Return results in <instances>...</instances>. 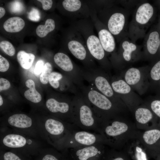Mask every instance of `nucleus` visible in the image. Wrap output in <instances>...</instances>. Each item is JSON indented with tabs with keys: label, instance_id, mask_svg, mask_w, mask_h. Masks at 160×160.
<instances>
[{
	"label": "nucleus",
	"instance_id": "1",
	"mask_svg": "<svg viewBox=\"0 0 160 160\" xmlns=\"http://www.w3.org/2000/svg\"><path fill=\"white\" fill-rule=\"evenodd\" d=\"M36 120L42 139L60 151L67 149L73 133L80 129L54 116Z\"/></svg>",
	"mask_w": 160,
	"mask_h": 160
},
{
	"label": "nucleus",
	"instance_id": "2",
	"mask_svg": "<svg viewBox=\"0 0 160 160\" xmlns=\"http://www.w3.org/2000/svg\"><path fill=\"white\" fill-rule=\"evenodd\" d=\"M42 147L38 140L9 128L1 127V150H9L27 155L38 154Z\"/></svg>",
	"mask_w": 160,
	"mask_h": 160
},
{
	"label": "nucleus",
	"instance_id": "3",
	"mask_svg": "<svg viewBox=\"0 0 160 160\" xmlns=\"http://www.w3.org/2000/svg\"><path fill=\"white\" fill-rule=\"evenodd\" d=\"M72 98L73 124L81 129L100 134L102 120L80 91Z\"/></svg>",
	"mask_w": 160,
	"mask_h": 160
},
{
	"label": "nucleus",
	"instance_id": "4",
	"mask_svg": "<svg viewBox=\"0 0 160 160\" xmlns=\"http://www.w3.org/2000/svg\"><path fill=\"white\" fill-rule=\"evenodd\" d=\"M72 26L82 36L92 57L100 63L104 58L105 51L94 32V26L92 20L88 18L79 20L73 23Z\"/></svg>",
	"mask_w": 160,
	"mask_h": 160
},
{
	"label": "nucleus",
	"instance_id": "5",
	"mask_svg": "<svg viewBox=\"0 0 160 160\" xmlns=\"http://www.w3.org/2000/svg\"><path fill=\"white\" fill-rule=\"evenodd\" d=\"M79 89L103 121L111 118L109 114L113 108V105L108 97L89 85L87 86L84 84Z\"/></svg>",
	"mask_w": 160,
	"mask_h": 160
},
{
	"label": "nucleus",
	"instance_id": "6",
	"mask_svg": "<svg viewBox=\"0 0 160 160\" xmlns=\"http://www.w3.org/2000/svg\"><path fill=\"white\" fill-rule=\"evenodd\" d=\"M1 126L21 132L39 140L42 139L36 119H33L24 113H16L10 115L1 122Z\"/></svg>",
	"mask_w": 160,
	"mask_h": 160
},
{
	"label": "nucleus",
	"instance_id": "7",
	"mask_svg": "<svg viewBox=\"0 0 160 160\" xmlns=\"http://www.w3.org/2000/svg\"><path fill=\"white\" fill-rule=\"evenodd\" d=\"M68 39V49L72 55L82 63L84 68L96 67L95 60L90 54L83 38L73 26Z\"/></svg>",
	"mask_w": 160,
	"mask_h": 160
},
{
	"label": "nucleus",
	"instance_id": "8",
	"mask_svg": "<svg viewBox=\"0 0 160 160\" xmlns=\"http://www.w3.org/2000/svg\"><path fill=\"white\" fill-rule=\"evenodd\" d=\"M129 129V126L125 122L110 119L102 123L100 134L105 145L116 147Z\"/></svg>",
	"mask_w": 160,
	"mask_h": 160
},
{
	"label": "nucleus",
	"instance_id": "9",
	"mask_svg": "<svg viewBox=\"0 0 160 160\" xmlns=\"http://www.w3.org/2000/svg\"><path fill=\"white\" fill-rule=\"evenodd\" d=\"M55 64L67 74L68 77L79 88L84 84L81 68L77 66L65 53L59 52L54 56Z\"/></svg>",
	"mask_w": 160,
	"mask_h": 160
},
{
	"label": "nucleus",
	"instance_id": "10",
	"mask_svg": "<svg viewBox=\"0 0 160 160\" xmlns=\"http://www.w3.org/2000/svg\"><path fill=\"white\" fill-rule=\"evenodd\" d=\"M81 71L84 80L87 81L89 85L108 98L113 96V90L111 85L97 67H84L81 68Z\"/></svg>",
	"mask_w": 160,
	"mask_h": 160
},
{
	"label": "nucleus",
	"instance_id": "11",
	"mask_svg": "<svg viewBox=\"0 0 160 160\" xmlns=\"http://www.w3.org/2000/svg\"><path fill=\"white\" fill-rule=\"evenodd\" d=\"M103 143L67 149L72 160H103L106 152Z\"/></svg>",
	"mask_w": 160,
	"mask_h": 160
},
{
	"label": "nucleus",
	"instance_id": "12",
	"mask_svg": "<svg viewBox=\"0 0 160 160\" xmlns=\"http://www.w3.org/2000/svg\"><path fill=\"white\" fill-rule=\"evenodd\" d=\"M46 105L49 111L53 114V116L67 122L74 124L73 98L62 100L51 98L47 100Z\"/></svg>",
	"mask_w": 160,
	"mask_h": 160
},
{
	"label": "nucleus",
	"instance_id": "13",
	"mask_svg": "<svg viewBox=\"0 0 160 160\" xmlns=\"http://www.w3.org/2000/svg\"><path fill=\"white\" fill-rule=\"evenodd\" d=\"M99 143L104 144L100 134L80 129L73 133L67 149L79 146L91 145Z\"/></svg>",
	"mask_w": 160,
	"mask_h": 160
},
{
	"label": "nucleus",
	"instance_id": "14",
	"mask_svg": "<svg viewBox=\"0 0 160 160\" xmlns=\"http://www.w3.org/2000/svg\"><path fill=\"white\" fill-rule=\"evenodd\" d=\"M64 9L72 19L88 18L90 17L91 8L87 1L80 0H64L62 2Z\"/></svg>",
	"mask_w": 160,
	"mask_h": 160
},
{
	"label": "nucleus",
	"instance_id": "15",
	"mask_svg": "<svg viewBox=\"0 0 160 160\" xmlns=\"http://www.w3.org/2000/svg\"><path fill=\"white\" fill-rule=\"evenodd\" d=\"M90 17L97 31L98 37L104 49L108 52H113L115 47V42L112 34L108 30L102 28L101 23L97 17L96 12L92 8Z\"/></svg>",
	"mask_w": 160,
	"mask_h": 160
},
{
	"label": "nucleus",
	"instance_id": "16",
	"mask_svg": "<svg viewBox=\"0 0 160 160\" xmlns=\"http://www.w3.org/2000/svg\"><path fill=\"white\" fill-rule=\"evenodd\" d=\"M142 138L145 143L150 147V150L160 152V124L145 131Z\"/></svg>",
	"mask_w": 160,
	"mask_h": 160
},
{
	"label": "nucleus",
	"instance_id": "17",
	"mask_svg": "<svg viewBox=\"0 0 160 160\" xmlns=\"http://www.w3.org/2000/svg\"><path fill=\"white\" fill-rule=\"evenodd\" d=\"M55 148L41 149L39 152V160H72L67 150L58 151Z\"/></svg>",
	"mask_w": 160,
	"mask_h": 160
},
{
	"label": "nucleus",
	"instance_id": "18",
	"mask_svg": "<svg viewBox=\"0 0 160 160\" xmlns=\"http://www.w3.org/2000/svg\"><path fill=\"white\" fill-rule=\"evenodd\" d=\"M125 17L121 13H115L112 15L108 22V30L113 34H119L123 28L125 23Z\"/></svg>",
	"mask_w": 160,
	"mask_h": 160
},
{
	"label": "nucleus",
	"instance_id": "19",
	"mask_svg": "<svg viewBox=\"0 0 160 160\" xmlns=\"http://www.w3.org/2000/svg\"><path fill=\"white\" fill-rule=\"evenodd\" d=\"M153 12V7L150 4L148 3L143 4L137 10L136 20L141 24H146L152 17Z\"/></svg>",
	"mask_w": 160,
	"mask_h": 160
},
{
	"label": "nucleus",
	"instance_id": "20",
	"mask_svg": "<svg viewBox=\"0 0 160 160\" xmlns=\"http://www.w3.org/2000/svg\"><path fill=\"white\" fill-rule=\"evenodd\" d=\"M25 25V22L18 17H11L7 20L3 24L5 30L9 33H16L21 31Z\"/></svg>",
	"mask_w": 160,
	"mask_h": 160
},
{
	"label": "nucleus",
	"instance_id": "21",
	"mask_svg": "<svg viewBox=\"0 0 160 160\" xmlns=\"http://www.w3.org/2000/svg\"><path fill=\"white\" fill-rule=\"evenodd\" d=\"M26 86L29 89L24 92L25 98L32 103H38L41 100V96L35 88L34 82L31 79L27 80L25 83Z\"/></svg>",
	"mask_w": 160,
	"mask_h": 160
},
{
	"label": "nucleus",
	"instance_id": "22",
	"mask_svg": "<svg viewBox=\"0 0 160 160\" xmlns=\"http://www.w3.org/2000/svg\"><path fill=\"white\" fill-rule=\"evenodd\" d=\"M35 58V55L23 51H19L17 54V61L23 68L28 69L31 66Z\"/></svg>",
	"mask_w": 160,
	"mask_h": 160
},
{
	"label": "nucleus",
	"instance_id": "23",
	"mask_svg": "<svg viewBox=\"0 0 160 160\" xmlns=\"http://www.w3.org/2000/svg\"><path fill=\"white\" fill-rule=\"evenodd\" d=\"M135 117L138 123L145 124L152 120L153 115L148 109L140 108L137 109L136 111Z\"/></svg>",
	"mask_w": 160,
	"mask_h": 160
},
{
	"label": "nucleus",
	"instance_id": "24",
	"mask_svg": "<svg viewBox=\"0 0 160 160\" xmlns=\"http://www.w3.org/2000/svg\"><path fill=\"white\" fill-rule=\"evenodd\" d=\"M55 27V20L51 18L48 19L44 25H40L37 26L36 30V34L40 37H44L49 33L53 31Z\"/></svg>",
	"mask_w": 160,
	"mask_h": 160
},
{
	"label": "nucleus",
	"instance_id": "25",
	"mask_svg": "<svg viewBox=\"0 0 160 160\" xmlns=\"http://www.w3.org/2000/svg\"><path fill=\"white\" fill-rule=\"evenodd\" d=\"M160 41L159 34L157 31L151 33L147 41L148 50L151 54H155L160 45Z\"/></svg>",
	"mask_w": 160,
	"mask_h": 160
},
{
	"label": "nucleus",
	"instance_id": "26",
	"mask_svg": "<svg viewBox=\"0 0 160 160\" xmlns=\"http://www.w3.org/2000/svg\"><path fill=\"white\" fill-rule=\"evenodd\" d=\"M140 78L139 71L135 68H131L126 72L125 79L126 82L129 85H134L138 83Z\"/></svg>",
	"mask_w": 160,
	"mask_h": 160
},
{
	"label": "nucleus",
	"instance_id": "27",
	"mask_svg": "<svg viewBox=\"0 0 160 160\" xmlns=\"http://www.w3.org/2000/svg\"><path fill=\"white\" fill-rule=\"evenodd\" d=\"M111 85L113 91L118 93L127 94L129 93L131 90L129 86L122 80L113 82Z\"/></svg>",
	"mask_w": 160,
	"mask_h": 160
},
{
	"label": "nucleus",
	"instance_id": "28",
	"mask_svg": "<svg viewBox=\"0 0 160 160\" xmlns=\"http://www.w3.org/2000/svg\"><path fill=\"white\" fill-rule=\"evenodd\" d=\"M129 154L133 160H149L146 152L139 146L129 151Z\"/></svg>",
	"mask_w": 160,
	"mask_h": 160
},
{
	"label": "nucleus",
	"instance_id": "29",
	"mask_svg": "<svg viewBox=\"0 0 160 160\" xmlns=\"http://www.w3.org/2000/svg\"><path fill=\"white\" fill-rule=\"evenodd\" d=\"M103 160H130L126 155L115 151H106Z\"/></svg>",
	"mask_w": 160,
	"mask_h": 160
},
{
	"label": "nucleus",
	"instance_id": "30",
	"mask_svg": "<svg viewBox=\"0 0 160 160\" xmlns=\"http://www.w3.org/2000/svg\"><path fill=\"white\" fill-rule=\"evenodd\" d=\"M122 46L124 50L123 54L124 58L126 61H129L131 58V52L136 50V46L132 43L127 41L123 42Z\"/></svg>",
	"mask_w": 160,
	"mask_h": 160
},
{
	"label": "nucleus",
	"instance_id": "31",
	"mask_svg": "<svg viewBox=\"0 0 160 160\" xmlns=\"http://www.w3.org/2000/svg\"><path fill=\"white\" fill-rule=\"evenodd\" d=\"M19 153L10 150L4 151L1 150V160H23Z\"/></svg>",
	"mask_w": 160,
	"mask_h": 160
},
{
	"label": "nucleus",
	"instance_id": "32",
	"mask_svg": "<svg viewBox=\"0 0 160 160\" xmlns=\"http://www.w3.org/2000/svg\"><path fill=\"white\" fill-rule=\"evenodd\" d=\"M52 67L49 62L46 63L44 65V68L40 76V80L43 84H47L49 81V75L52 72Z\"/></svg>",
	"mask_w": 160,
	"mask_h": 160
},
{
	"label": "nucleus",
	"instance_id": "33",
	"mask_svg": "<svg viewBox=\"0 0 160 160\" xmlns=\"http://www.w3.org/2000/svg\"><path fill=\"white\" fill-rule=\"evenodd\" d=\"M0 48L7 54L11 56H13L15 53V48L9 42L4 41L0 43Z\"/></svg>",
	"mask_w": 160,
	"mask_h": 160
},
{
	"label": "nucleus",
	"instance_id": "34",
	"mask_svg": "<svg viewBox=\"0 0 160 160\" xmlns=\"http://www.w3.org/2000/svg\"><path fill=\"white\" fill-rule=\"evenodd\" d=\"M63 75L61 73L57 72H52L50 74L49 82L50 85L55 89H58L59 88V84L58 80L63 76Z\"/></svg>",
	"mask_w": 160,
	"mask_h": 160
},
{
	"label": "nucleus",
	"instance_id": "35",
	"mask_svg": "<svg viewBox=\"0 0 160 160\" xmlns=\"http://www.w3.org/2000/svg\"><path fill=\"white\" fill-rule=\"evenodd\" d=\"M151 75L154 80H158L160 79V60L152 68L151 71Z\"/></svg>",
	"mask_w": 160,
	"mask_h": 160
},
{
	"label": "nucleus",
	"instance_id": "36",
	"mask_svg": "<svg viewBox=\"0 0 160 160\" xmlns=\"http://www.w3.org/2000/svg\"><path fill=\"white\" fill-rule=\"evenodd\" d=\"M23 9V4L20 1H15L12 2L10 6V9L14 13H19L22 11Z\"/></svg>",
	"mask_w": 160,
	"mask_h": 160
},
{
	"label": "nucleus",
	"instance_id": "37",
	"mask_svg": "<svg viewBox=\"0 0 160 160\" xmlns=\"http://www.w3.org/2000/svg\"><path fill=\"white\" fill-rule=\"evenodd\" d=\"M28 18L33 21H38L40 19V14L39 10L36 8H33L28 13Z\"/></svg>",
	"mask_w": 160,
	"mask_h": 160
},
{
	"label": "nucleus",
	"instance_id": "38",
	"mask_svg": "<svg viewBox=\"0 0 160 160\" xmlns=\"http://www.w3.org/2000/svg\"><path fill=\"white\" fill-rule=\"evenodd\" d=\"M9 64L8 61L1 55H0V71L4 72L9 69Z\"/></svg>",
	"mask_w": 160,
	"mask_h": 160
},
{
	"label": "nucleus",
	"instance_id": "39",
	"mask_svg": "<svg viewBox=\"0 0 160 160\" xmlns=\"http://www.w3.org/2000/svg\"><path fill=\"white\" fill-rule=\"evenodd\" d=\"M151 108L153 112L160 118V100L153 101L151 104Z\"/></svg>",
	"mask_w": 160,
	"mask_h": 160
},
{
	"label": "nucleus",
	"instance_id": "40",
	"mask_svg": "<svg viewBox=\"0 0 160 160\" xmlns=\"http://www.w3.org/2000/svg\"><path fill=\"white\" fill-rule=\"evenodd\" d=\"M44 62L42 60H39L36 63L34 70V73L37 75H39L43 70L45 64Z\"/></svg>",
	"mask_w": 160,
	"mask_h": 160
},
{
	"label": "nucleus",
	"instance_id": "41",
	"mask_svg": "<svg viewBox=\"0 0 160 160\" xmlns=\"http://www.w3.org/2000/svg\"><path fill=\"white\" fill-rule=\"evenodd\" d=\"M10 87V83L9 81L4 78L0 79V91L7 90Z\"/></svg>",
	"mask_w": 160,
	"mask_h": 160
},
{
	"label": "nucleus",
	"instance_id": "42",
	"mask_svg": "<svg viewBox=\"0 0 160 160\" xmlns=\"http://www.w3.org/2000/svg\"><path fill=\"white\" fill-rule=\"evenodd\" d=\"M37 1L41 2L43 9L48 10L51 9L52 6L53 2L52 0H38Z\"/></svg>",
	"mask_w": 160,
	"mask_h": 160
},
{
	"label": "nucleus",
	"instance_id": "43",
	"mask_svg": "<svg viewBox=\"0 0 160 160\" xmlns=\"http://www.w3.org/2000/svg\"><path fill=\"white\" fill-rule=\"evenodd\" d=\"M150 155L156 160H160V152H157L150 150Z\"/></svg>",
	"mask_w": 160,
	"mask_h": 160
},
{
	"label": "nucleus",
	"instance_id": "44",
	"mask_svg": "<svg viewBox=\"0 0 160 160\" xmlns=\"http://www.w3.org/2000/svg\"><path fill=\"white\" fill-rule=\"evenodd\" d=\"M5 13V10L4 9L1 7H0V18H1L4 15Z\"/></svg>",
	"mask_w": 160,
	"mask_h": 160
},
{
	"label": "nucleus",
	"instance_id": "45",
	"mask_svg": "<svg viewBox=\"0 0 160 160\" xmlns=\"http://www.w3.org/2000/svg\"><path fill=\"white\" fill-rule=\"evenodd\" d=\"M3 103V101L1 96L0 95V106H1Z\"/></svg>",
	"mask_w": 160,
	"mask_h": 160
}]
</instances>
